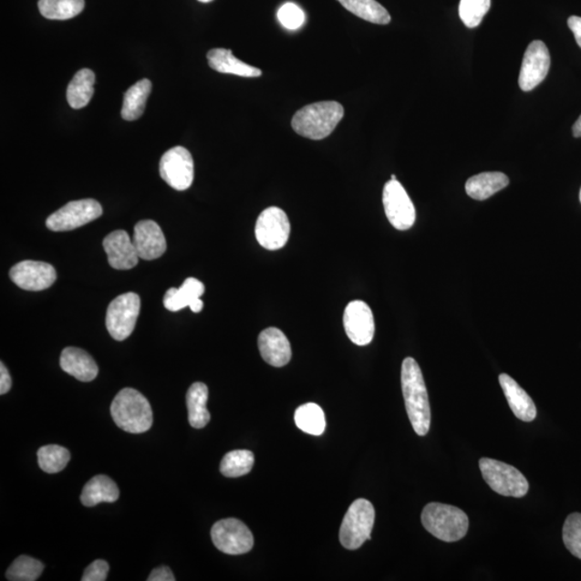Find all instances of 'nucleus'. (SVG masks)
<instances>
[{"instance_id": "6e6552de", "label": "nucleus", "mask_w": 581, "mask_h": 581, "mask_svg": "<svg viewBox=\"0 0 581 581\" xmlns=\"http://www.w3.org/2000/svg\"><path fill=\"white\" fill-rule=\"evenodd\" d=\"M103 208L98 201L88 199L67 203L47 219V229L53 232H68L99 219Z\"/></svg>"}, {"instance_id": "9d476101", "label": "nucleus", "mask_w": 581, "mask_h": 581, "mask_svg": "<svg viewBox=\"0 0 581 581\" xmlns=\"http://www.w3.org/2000/svg\"><path fill=\"white\" fill-rule=\"evenodd\" d=\"M383 207L389 223L399 231H407L415 224L416 209L403 185L390 180L383 188Z\"/></svg>"}, {"instance_id": "7ed1b4c3", "label": "nucleus", "mask_w": 581, "mask_h": 581, "mask_svg": "<svg viewBox=\"0 0 581 581\" xmlns=\"http://www.w3.org/2000/svg\"><path fill=\"white\" fill-rule=\"evenodd\" d=\"M113 421L125 432L140 434L151 429L153 413L149 400L135 389L125 388L110 407Z\"/></svg>"}, {"instance_id": "7c9ffc66", "label": "nucleus", "mask_w": 581, "mask_h": 581, "mask_svg": "<svg viewBox=\"0 0 581 581\" xmlns=\"http://www.w3.org/2000/svg\"><path fill=\"white\" fill-rule=\"evenodd\" d=\"M254 465V454L249 451H233L224 455L220 472L225 477L236 478L249 474Z\"/></svg>"}, {"instance_id": "c85d7f7f", "label": "nucleus", "mask_w": 581, "mask_h": 581, "mask_svg": "<svg viewBox=\"0 0 581 581\" xmlns=\"http://www.w3.org/2000/svg\"><path fill=\"white\" fill-rule=\"evenodd\" d=\"M295 420L296 427L305 433L315 436L325 433L326 415L319 405L307 403L299 406L296 411Z\"/></svg>"}, {"instance_id": "79ce46f5", "label": "nucleus", "mask_w": 581, "mask_h": 581, "mask_svg": "<svg viewBox=\"0 0 581 581\" xmlns=\"http://www.w3.org/2000/svg\"><path fill=\"white\" fill-rule=\"evenodd\" d=\"M199 2L202 4H207V3H212L213 0H199Z\"/></svg>"}, {"instance_id": "f3484780", "label": "nucleus", "mask_w": 581, "mask_h": 581, "mask_svg": "<svg viewBox=\"0 0 581 581\" xmlns=\"http://www.w3.org/2000/svg\"><path fill=\"white\" fill-rule=\"evenodd\" d=\"M108 262L118 271H128L138 265L137 250L129 233L122 230L112 232L103 242Z\"/></svg>"}, {"instance_id": "37998d69", "label": "nucleus", "mask_w": 581, "mask_h": 581, "mask_svg": "<svg viewBox=\"0 0 581 581\" xmlns=\"http://www.w3.org/2000/svg\"><path fill=\"white\" fill-rule=\"evenodd\" d=\"M391 180H397V176L392 175V176H391Z\"/></svg>"}, {"instance_id": "a19ab883", "label": "nucleus", "mask_w": 581, "mask_h": 581, "mask_svg": "<svg viewBox=\"0 0 581 581\" xmlns=\"http://www.w3.org/2000/svg\"><path fill=\"white\" fill-rule=\"evenodd\" d=\"M573 135L575 137H581V116L577 119L576 123L574 124Z\"/></svg>"}, {"instance_id": "39448f33", "label": "nucleus", "mask_w": 581, "mask_h": 581, "mask_svg": "<svg viewBox=\"0 0 581 581\" xmlns=\"http://www.w3.org/2000/svg\"><path fill=\"white\" fill-rule=\"evenodd\" d=\"M375 508L368 500L352 503L339 531V541L346 549L356 550L371 538L375 524Z\"/></svg>"}, {"instance_id": "a878e982", "label": "nucleus", "mask_w": 581, "mask_h": 581, "mask_svg": "<svg viewBox=\"0 0 581 581\" xmlns=\"http://www.w3.org/2000/svg\"><path fill=\"white\" fill-rule=\"evenodd\" d=\"M152 83L148 79H142L130 87L124 94L121 116L127 121H136L140 119L145 108L150 93H151Z\"/></svg>"}, {"instance_id": "0eeeda50", "label": "nucleus", "mask_w": 581, "mask_h": 581, "mask_svg": "<svg viewBox=\"0 0 581 581\" xmlns=\"http://www.w3.org/2000/svg\"><path fill=\"white\" fill-rule=\"evenodd\" d=\"M140 313V297L134 292L113 299L107 309L106 327L113 339L123 341L134 332Z\"/></svg>"}, {"instance_id": "a211bd4d", "label": "nucleus", "mask_w": 581, "mask_h": 581, "mask_svg": "<svg viewBox=\"0 0 581 581\" xmlns=\"http://www.w3.org/2000/svg\"><path fill=\"white\" fill-rule=\"evenodd\" d=\"M259 349L263 359L274 368H283L291 361L289 339L277 327H268L260 334Z\"/></svg>"}, {"instance_id": "c756f323", "label": "nucleus", "mask_w": 581, "mask_h": 581, "mask_svg": "<svg viewBox=\"0 0 581 581\" xmlns=\"http://www.w3.org/2000/svg\"><path fill=\"white\" fill-rule=\"evenodd\" d=\"M85 5V0H39L38 8L46 19L64 21L80 15Z\"/></svg>"}, {"instance_id": "9b49d317", "label": "nucleus", "mask_w": 581, "mask_h": 581, "mask_svg": "<svg viewBox=\"0 0 581 581\" xmlns=\"http://www.w3.org/2000/svg\"><path fill=\"white\" fill-rule=\"evenodd\" d=\"M291 224L283 209L269 207L262 212L255 225V237L263 248L279 250L289 241Z\"/></svg>"}, {"instance_id": "e433bc0d", "label": "nucleus", "mask_w": 581, "mask_h": 581, "mask_svg": "<svg viewBox=\"0 0 581 581\" xmlns=\"http://www.w3.org/2000/svg\"><path fill=\"white\" fill-rule=\"evenodd\" d=\"M109 573V565L104 560H96L87 567L82 581H105Z\"/></svg>"}, {"instance_id": "4be33fe9", "label": "nucleus", "mask_w": 581, "mask_h": 581, "mask_svg": "<svg viewBox=\"0 0 581 581\" xmlns=\"http://www.w3.org/2000/svg\"><path fill=\"white\" fill-rule=\"evenodd\" d=\"M208 64L211 68L221 74H230L244 78H257L262 76V70L245 64L233 57L231 50L213 49L207 54Z\"/></svg>"}, {"instance_id": "412c9836", "label": "nucleus", "mask_w": 581, "mask_h": 581, "mask_svg": "<svg viewBox=\"0 0 581 581\" xmlns=\"http://www.w3.org/2000/svg\"><path fill=\"white\" fill-rule=\"evenodd\" d=\"M59 364L65 373L83 382L93 381L99 375V367L94 358L87 351L75 347L63 350Z\"/></svg>"}, {"instance_id": "20e7f679", "label": "nucleus", "mask_w": 581, "mask_h": 581, "mask_svg": "<svg viewBox=\"0 0 581 581\" xmlns=\"http://www.w3.org/2000/svg\"><path fill=\"white\" fill-rule=\"evenodd\" d=\"M422 524L430 534L442 542L453 543L462 539L469 531L470 521L460 508L430 503L421 514Z\"/></svg>"}, {"instance_id": "6ab92c4d", "label": "nucleus", "mask_w": 581, "mask_h": 581, "mask_svg": "<svg viewBox=\"0 0 581 581\" xmlns=\"http://www.w3.org/2000/svg\"><path fill=\"white\" fill-rule=\"evenodd\" d=\"M205 293V285L196 278H188L182 287L167 290L163 299L166 309L176 313L185 307H190L195 314L201 313L203 303L201 296Z\"/></svg>"}, {"instance_id": "cd10ccee", "label": "nucleus", "mask_w": 581, "mask_h": 581, "mask_svg": "<svg viewBox=\"0 0 581 581\" xmlns=\"http://www.w3.org/2000/svg\"><path fill=\"white\" fill-rule=\"evenodd\" d=\"M344 8L364 21L387 26L391 22L388 10L376 0H337Z\"/></svg>"}, {"instance_id": "4468645a", "label": "nucleus", "mask_w": 581, "mask_h": 581, "mask_svg": "<svg viewBox=\"0 0 581 581\" xmlns=\"http://www.w3.org/2000/svg\"><path fill=\"white\" fill-rule=\"evenodd\" d=\"M344 327L347 337L353 344L369 345L375 335L373 311L362 301L349 303L345 309Z\"/></svg>"}, {"instance_id": "423d86ee", "label": "nucleus", "mask_w": 581, "mask_h": 581, "mask_svg": "<svg viewBox=\"0 0 581 581\" xmlns=\"http://www.w3.org/2000/svg\"><path fill=\"white\" fill-rule=\"evenodd\" d=\"M479 469L484 481L494 493L517 499L528 493L529 482L516 467L501 461L482 458L479 461Z\"/></svg>"}, {"instance_id": "c9c22d12", "label": "nucleus", "mask_w": 581, "mask_h": 581, "mask_svg": "<svg viewBox=\"0 0 581 581\" xmlns=\"http://www.w3.org/2000/svg\"><path fill=\"white\" fill-rule=\"evenodd\" d=\"M278 19L281 26L291 31L302 27L305 22L304 11L296 4L287 3L278 11Z\"/></svg>"}, {"instance_id": "ea45409f", "label": "nucleus", "mask_w": 581, "mask_h": 581, "mask_svg": "<svg viewBox=\"0 0 581 581\" xmlns=\"http://www.w3.org/2000/svg\"><path fill=\"white\" fill-rule=\"evenodd\" d=\"M567 24L575 36V39H576V43L581 47V17L573 16L568 19Z\"/></svg>"}, {"instance_id": "58836bf2", "label": "nucleus", "mask_w": 581, "mask_h": 581, "mask_svg": "<svg viewBox=\"0 0 581 581\" xmlns=\"http://www.w3.org/2000/svg\"><path fill=\"white\" fill-rule=\"evenodd\" d=\"M12 379L7 368L2 362L0 364V394L4 395L10 391Z\"/></svg>"}, {"instance_id": "b1692460", "label": "nucleus", "mask_w": 581, "mask_h": 581, "mask_svg": "<svg viewBox=\"0 0 581 581\" xmlns=\"http://www.w3.org/2000/svg\"><path fill=\"white\" fill-rule=\"evenodd\" d=\"M119 491L117 483L105 475L95 476L89 481L81 494V503L87 507H94L99 503L118 501Z\"/></svg>"}, {"instance_id": "5701e85b", "label": "nucleus", "mask_w": 581, "mask_h": 581, "mask_svg": "<svg viewBox=\"0 0 581 581\" xmlns=\"http://www.w3.org/2000/svg\"><path fill=\"white\" fill-rule=\"evenodd\" d=\"M509 178L500 171L482 172L467 180L465 190L467 195L476 201H486L497 192L505 189Z\"/></svg>"}, {"instance_id": "72a5a7b5", "label": "nucleus", "mask_w": 581, "mask_h": 581, "mask_svg": "<svg viewBox=\"0 0 581 581\" xmlns=\"http://www.w3.org/2000/svg\"><path fill=\"white\" fill-rule=\"evenodd\" d=\"M491 8V0H461L459 15L466 27L481 26L484 16Z\"/></svg>"}, {"instance_id": "f03ea898", "label": "nucleus", "mask_w": 581, "mask_h": 581, "mask_svg": "<svg viewBox=\"0 0 581 581\" xmlns=\"http://www.w3.org/2000/svg\"><path fill=\"white\" fill-rule=\"evenodd\" d=\"M345 115L337 101L327 100L305 106L292 119V128L299 136L322 140L331 135Z\"/></svg>"}, {"instance_id": "2f4dec72", "label": "nucleus", "mask_w": 581, "mask_h": 581, "mask_svg": "<svg viewBox=\"0 0 581 581\" xmlns=\"http://www.w3.org/2000/svg\"><path fill=\"white\" fill-rule=\"evenodd\" d=\"M37 455L40 469L47 474L62 472L70 461V452L67 449L57 445L41 447Z\"/></svg>"}, {"instance_id": "bb28decb", "label": "nucleus", "mask_w": 581, "mask_h": 581, "mask_svg": "<svg viewBox=\"0 0 581 581\" xmlns=\"http://www.w3.org/2000/svg\"><path fill=\"white\" fill-rule=\"evenodd\" d=\"M95 75L91 69H81L67 88V101L74 109H81L91 101L94 95Z\"/></svg>"}, {"instance_id": "aec40b11", "label": "nucleus", "mask_w": 581, "mask_h": 581, "mask_svg": "<svg viewBox=\"0 0 581 581\" xmlns=\"http://www.w3.org/2000/svg\"><path fill=\"white\" fill-rule=\"evenodd\" d=\"M499 380L514 415L520 419L521 421L532 422L534 420L537 410L530 395L518 385L516 380L507 374H501Z\"/></svg>"}, {"instance_id": "f704fd0d", "label": "nucleus", "mask_w": 581, "mask_h": 581, "mask_svg": "<svg viewBox=\"0 0 581 581\" xmlns=\"http://www.w3.org/2000/svg\"><path fill=\"white\" fill-rule=\"evenodd\" d=\"M563 542L570 553L581 560V514H570L563 525Z\"/></svg>"}, {"instance_id": "393cba45", "label": "nucleus", "mask_w": 581, "mask_h": 581, "mask_svg": "<svg viewBox=\"0 0 581 581\" xmlns=\"http://www.w3.org/2000/svg\"><path fill=\"white\" fill-rule=\"evenodd\" d=\"M208 388L205 383L195 382L187 393L189 422L192 428L202 429L211 421V412L207 410Z\"/></svg>"}, {"instance_id": "1a4fd4ad", "label": "nucleus", "mask_w": 581, "mask_h": 581, "mask_svg": "<svg viewBox=\"0 0 581 581\" xmlns=\"http://www.w3.org/2000/svg\"><path fill=\"white\" fill-rule=\"evenodd\" d=\"M214 546L227 555H244L254 548V538L241 520L229 518L218 521L212 529Z\"/></svg>"}, {"instance_id": "4c0bfd02", "label": "nucleus", "mask_w": 581, "mask_h": 581, "mask_svg": "<svg viewBox=\"0 0 581 581\" xmlns=\"http://www.w3.org/2000/svg\"><path fill=\"white\" fill-rule=\"evenodd\" d=\"M176 578L173 576L172 572L170 567L161 566L155 568L150 576L148 577V581H175Z\"/></svg>"}, {"instance_id": "f8f14e48", "label": "nucleus", "mask_w": 581, "mask_h": 581, "mask_svg": "<svg viewBox=\"0 0 581 581\" xmlns=\"http://www.w3.org/2000/svg\"><path fill=\"white\" fill-rule=\"evenodd\" d=\"M160 173L172 189L188 190L194 180V161L189 150L175 147L165 152L160 161Z\"/></svg>"}, {"instance_id": "c03bdc74", "label": "nucleus", "mask_w": 581, "mask_h": 581, "mask_svg": "<svg viewBox=\"0 0 581 581\" xmlns=\"http://www.w3.org/2000/svg\"><path fill=\"white\" fill-rule=\"evenodd\" d=\"M580 202H581V190H580Z\"/></svg>"}, {"instance_id": "f257e3e1", "label": "nucleus", "mask_w": 581, "mask_h": 581, "mask_svg": "<svg viewBox=\"0 0 581 581\" xmlns=\"http://www.w3.org/2000/svg\"><path fill=\"white\" fill-rule=\"evenodd\" d=\"M400 380L407 415L412 428L419 436H425L431 427V407L422 371L415 358L404 359Z\"/></svg>"}, {"instance_id": "dca6fc26", "label": "nucleus", "mask_w": 581, "mask_h": 581, "mask_svg": "<svg viewBox=\"0 0 581 581\" xmlns=\"http://www.w3.org/2000/svg\"><path fill=\"white\" fill-rule=\"evenodd\" d=\"M133 244L140 259L146 261L159 259L167 249L163 231L152 220H143L135 225Z\"/></svg>"}, {"instance_id": "2eb2a0df", "label": "nucleus", "mask_w": 581, "mask_h": 581, "mask_svg": "<svg viewBox=\"0 0 581 581\" xmlns=\"http://www.w3.org/2000/svg\"><path fill=\"white\" fill-rule=\"evenodd\" d=\"M10 278L26 291H43L56 283V269L51 265L38 261H23L11 268Z\"/></svg>"}, {"instance_id": "473e14b6", "label": "nucleus", "mask_w": 581, "mask_h": 581, "mask_svg": "<svg viewBox=\"0 0 581 581\" xmlns=\"http://www.w3.org/2000/svg\"><path fill=\"white\" fill-rule=\"evenodd\" d=\"M45 570V565L31 556L21 555L16 558L5 573V577L10 581H35L40 577Z\"/></svg>"}, {"instance_id": "ddd939ff", "label": "nucleus", "mask_w": 581, "mask_h": 581, "mask_svg": "<svg viewBox=\"0 0 581 581\" xmlns=\"http://www.w3.org/2000/svg\"><path fill=\"white\" fill-rule=\"evenodd\" d=\"M551 64L546 45L541 40L533 41L526 49L519 75V87L530 92L546 79Z\"/></svg>"}]
</instances>
